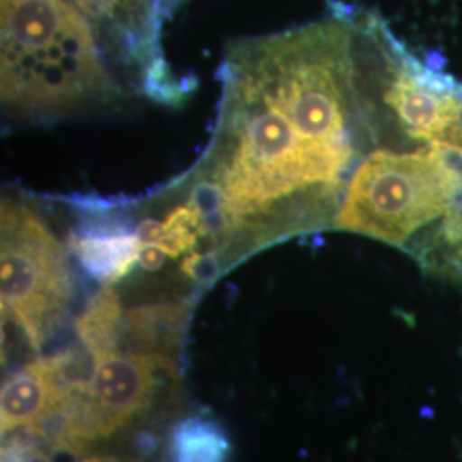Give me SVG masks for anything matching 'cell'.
Listing matches in <instances>:
<instances>
[{
  "label": "cell",
  "mask_w": 462,
  "mask_h": 462,
  "mask_svg": "<svg viewBox=\"0 0 462 462\" xmlns=\"http://www.w3.org/2000/svg\"><path fill=\"white\" fill-rule=\"evenodd\" d=\"M91 377L76 385L51 427L53 450L83 452L129 425L152 402L158 370H173V360L141 353H110L93 362Z\"/></svg>",
  "instance_id": "5"
},
{
  "label": "cell",
  "mask_w": 462,
  "mask_h": 462,
  "mask_svg": "<svg viewBox=\"0 0 462 462\" xmlns=\"http://www.w3.org/2000/svg\"><path fill=\"white\" fill-rule=\"evenodd\" d=\"M72 247L95 280L114 284L133 271L143 245L133 233L97 231L76 236Z\"/></svg>",
  "instance_id": "8"
},
{
  "label": "cell",
  "mask_w": 462,
  "mask_h": 462,
  "mask_svg": "<svg viewBox=\"0 0 462 462\" xmlns=\"http://www.w3.org/2000/svg\"><path fill=\"white\" fill-rule=\"evenodd\" d=\"M408 254L431 276L462 282V194Z\"/></svg>",
  "instance_id": "7"
},
{
  "label": "cell",
  "mask_w": 462,
  "mask_h": 462,
  "mask_svg": "<svg viewBox=\"0 0 462 462\" xmlns=\"http://www.w3.org/2000/svg\"><path fill=\"white\" fill-rule=\"evenodd\" d=\"M397 50L370 14H334L231 50L215 137L182 204L223 269L334 226L365 156L382 143L404 146L385 99Z\"/></svg>",
  "instance_id": "1"
},
{
  "label": "cell",
  "mask_w": 462,
  "mask_h": 462,
  "mask_svg": "<svg viewBox=\"0 0 462 462\" xmlns=\"http://www.w3.org/2000/svg\"><path fill=\"white\" fill-rule=\"evenodd\" d=\"M124 309L112 284H105L89 300L86 310L76 320V332L91 360L116 353L122 341Z\"/></svg>",
  "instance_id": "9"
},
{
  "label": "cell",
  "mask_w": 462,
  "mask_h": 462,
  "mask_svg": "<svg viewBox=\"0 0 462 462\" xmlns=\"http://www.w3.org/2000/svg\"><path fill=\"white\" fill-rule=\"evenodd\" d=\"M187 312L189 307L183 301L148 303L125 310L120 346L129 353L171 360L182 339Z\"/></svg>",
  "instance_id": "6"
},
{
  "label": "cell",
  "mask_w": 462,
  "mask_h": 462,
  "mask_svg": "<svg viewBox=\"0 0 462 462\" xmlns=\"http://www.w3.org/2000/svg\"><path fill=\"white\" fill-rule=\"evenodd\" d=\"M2 317L23 330L34 351L66 320L72 274L66 250L28 204L2 202Z\"/></svg>",
  "instance_id": "4"
},
{
  "label": "cell",
  "mask_w": 462,
  "mask_h": 462,
  "mask_svg": "<svg viewBox=\"0 0 462 462\" xmlns=\"http://www.w3.org/2000/svg\"><path fill=\"white\" fill-rule=\"evenodd\" d=\"M461 194L459 158L430 146H383L351 175L334 228L408 252Z\"/></svg>",
  "instance_id": "3"
},
{
  "label": "cell",
  "mask_w": 462,
  "mask_h": 462,
  "mask_svg": "<svg viewBox=\"0 0 462 462\" xmlns=\"http://www.w3.org/2000/svg\"><path fill=\"white\" fill-rule=\"evenodd\" d=\"M166 254L156 245H143L137 263L146 271H158L165 264Z\"/></svg>",
  "instance_id": "11"
},
{
  "label": "cell",
  "mask_w": 462,
  "mask_h": 462,
  "mask_svg": "<svg viewBox=\"0 0 462 462\" xmlns=\"http://www.w3.org/2000/svg\"><path fill=\"white\" fill-rule=\"evenodd\" d=\"M230 454V439L209 418L189 416L170 431V462H228Z\"/></svg>",
  "instance_id": "10"
},
{
  "label": "cell",
  "mask_w": 462,
  "mask_h": 462,
  "mask_svg": "<svg viewBox=\"0 0 462 462\" xmlns=\"http://www.w3.org/2000/svg\"><path fill=\"white\" fill-rule=\"evenodd\" d=\"M2 103L19 116H57L108 89L95 36L70 0H0Z\"/></svg>",
  "instance_id": "2"
}]
</instances>
